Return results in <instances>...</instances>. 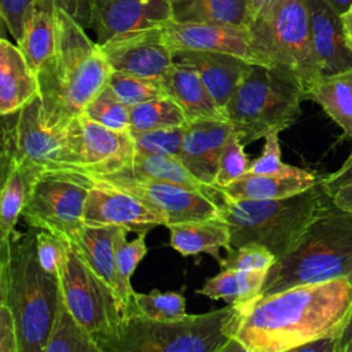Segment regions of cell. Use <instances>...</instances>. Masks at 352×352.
I'll return each mask as SVG.
<instances>
[{
  "mask_svg": "<svg viewBox=\"0 0 352 352\" xmlns=\"http://www.w3.org/2000/svg\"><path fill=\"white\" fill-rule=\"evenodd\" d=\"M338 278H352V213L330 199L296 246L268 270L257 297Z\"/></svg>",
  "mask_w": 352,
  "mask_h": 352,
  "instance_id": "4",
  "label": "cell"
},
{
  "mask_svg": "<svg viewBox=\"0 0 352 352\" xmlns=\"http://www.w3.org/2000/svg\"><path fill=\"white\" fill-rule=\"evenodd\" d=\"M330 198L336 206L348 213H352V180L344 183L333 192H330Z\"/></svg>",
  "mask_w": 352,
  "mask_h": 352,
  "instance_id": "47",
  "label": "cell"
},
{
  "mask_svg": "<svg viewBox=\"0 0 352 352\" xmlns=\"http://www.w3.org/2000/svg\"><path fill=\"white\" fill-rule=\"evenodd\" d=\"M166 227L170 232V246L182 256L206 252L217 257L220 248L230 249V227L220 217L175 223Z\"/></svg>",
  "mask_w": 352,
  "mask_h": 352,
  "instance_id": "27",
  "label": "cell"
},
{
  "mask_svg": "<svg viewBox=\"0 0 352 352\" xmlns=\"http://www.w3.org/2000/svg\"><path fill=\"white\" fill-rule=\"evenodd\" d=\"M307 99L316 102L323 111L352 139V72L322 74Z\"/></svg>",
  "mask_w": 352,
  "mask_h": 352,
  "instance_id": "29",
  "label": "cell"
},
{
  "mask_svg": "<svg viewBox=\"0 0 352 352\" xmlns=\"http://www.w3.org/2000/svg\"><path fill=\"white\" fill-rule=\"evenodd\" d=\"M131 133L133 138L136 153L155 154L179 160L186 133V125Z\"/></svg>",
  "mask_w": 352,
  "mask_h": 352,
  "instance_id": "38",
  "label": "cell"
},
{
  "mask_svg": "<svg viewBox=\"0 0 352 352\" xmlns=\"http://www.w3.org/2000/svg\"><path fill=\"white\" fill-rule=\"evenodd\" d=\"M166 1H168V3H170V4H172V3H175V1H176V0H166Z\"/></svg>",
  "mask_w": 352,
  "mask_h": 352,
  "instance_id": "52",
  "label": "cell"
},
{
  "mask_svg": "<svg viewBox=\"0 0 352 352\" xmlns=\"http://www.w3.org/2000/svg\"><path fill=\"white\" fill-rule=\"evenodd\" d=\"M84 223L89 226H118L129 232L147 234L165 220L138 198L102 186H88Z\"/></svg>",
  "mask_w": 352,
  "mask_h": 352,
  "instance_id": "17",
  "label": "cell"
},
{
  "mask_svg": "<svg viewBox=\"0 0 352 352\" xmlns=\"http://www.w3.org/2000/svg\"><path fill=\"white\" fill-rule=\"evenodd\" d=\"M0 352H19L15 318L7 304H0Z\"/></svg>",
  "mask_w": 352,
  "mask_h": 352,
  "instance_id": "44",
  "label": "cell"
},
{
  "mask_svg": "<svg viewBox=\"0 0 352 352\" xmlns=\"http://www.w3.org/2000/svg\"><path fill=\"white\" fill-rule=\"evenodd\" d=\"M109 85L114 91L116 96L128 107L166 96L161 78L154 77L111 72Z\"/></svg>",
  "mask_w": 352,
  "mask_h": 352,
  "instance_id": "36",
  "label": "cell"
},
{
  "mask_svg": "<svg viewBox=\"0 0 352 352\" xmlns=\"http://www.w3.org/2000/svg\"><path fill=\"white\" fill-rule=\"evenodd\" d=\"M56 7L55 0H34L29 10L23 37L18 45L34 73L55 50Z\"/></svg>",
  "mask_w": 352,
  "mask_h": 352,
  "instance_id": "26",
  "label": "cell"
},
{
  "mask_svg": "<svg viewBox=\"0 0 352 352\" xmlns=\"http://www.w3.org/2000/svg\"><path fill=\"white\" fill-rule=\"evenodd\" d=\"M34 0H0V15L16 44L22 41L25 22Z\"/></svg>",
  "mask_w": 352,
  "mask_h": 352,
  "instance_id": "43",
  "label": "cell"
},
{
  "mask_svg": "<svg viewBox=\"0 0 352 352\" xmlns=\"http://www.w3.org/2000/svg\"><path fill=\"white\" fill-rule=\"evenodd\" d=\"M34 230L0 241V304L15 318L19 352H43L62 296L59 278L38 261Z\"/></svg>",
  "mask_w": 352,
  "mask_h": 352,
  "instance_id": "3",
  "label": "cell"
},
{
  "mask_svg": "<svg viewBox=\"0 0 352 352\" xmlns=\"http://www.w3.org/2000/svg\"><path fill=\"white\" fill-rule=\"evenodd\" d=\"M279 132H271L264 136L265 144L263 153L258 158L249 162L246 173L250 175H272L280 172L286 164L280 160V146H279Z\"/></svg>",
  "mask_w": 352,
  "mask_h": 352,
  "instance_id": "42",
  "label": "cell"
},
{
  "mask_svg": "<svg viewBox=\"0 0 352 352\" xmlns=\"http://www.w3.org/2000/svg\"><path fill=\"white\" fill-rule=\"evenodd\" d=\"M239 304L170 320L128 315L111 352H221Z\"/></svg>",
  "mask_w": 352,
  "mask_h": 352,
  "instance_id": "8",
  "label": "cell"
},
{
  "mask_svg": "<svg viewBox=\"0 0 352 352\" xmlns=\"http://www.w3.org/2000/svg\"><path fill=\"white\" fill-rule=\"evenodd\" d=\"M330 195L320 180L298 194L261 201H227L216 198L220 219L230 227V248L258 243L276 260L286 256L307 227L329 204Z\"/></svg>",
  "mask_w": 352,
  "mask_h": 352,
  "instance_id": "5",
  "label": "cell"
},
{
  "mask_svg": "<svg viewBox=\"0 0 352 352\" xmlns=\"http://www.w3.org/2000/svg\"><path fill=\"white\" fill-rule=\"evenodd\" d=\"M88 191V186L47 170L36 183L21 216L36 230H45L60 239L72 241L85 224Z\"/></svg>",
  "mask_w": 352,
  "mask_h": 352,
  "instance_id": "12",
  "label": "cell"
},
{
  "mask_svg": "<svg viewBox=\"0 0 352 352\" xmlns=\"http://www.w3.org/2000/svg\"><path fill=\"white\" fill-rule=\"evenodd\" d=\"M341 23H342L345 40L352 50V6L344 14H341Z\"/></svg>",
  "mask_w": 352,
  "mask_h": 352,
  "instance_id": "49",
  "label": "cell"
},
{
  "mask_svg": "<svg viewBox=\"0 0 352 352\" xmlns=\"http://www.w3.org/2000/svg\"><path fill=\"white\" fill-rule=\"evenodd\" d=\"M62 297L100 352L117 344L125 312L116 292L74 253L66 241V257L59 274Z\"/></svg>",
  "mask_w": 352,
  "mask_h": 352,
  "instance_id": "9",
  "label": "cell"
},
{
  "mask_svg": "<svg viewBox=\"0 0 352 352\" xmlns=\"http://www.w3.org/2000/svg\"><path fill=\"white\" fill-rule=\"evenodd\" d=\"M129 120L131 132H146L188 124L180 106L168 96L131 106Z\"/></svg>",
  "mask_w": 352,
  "mask_h": 352,
  "instance_id": "34",
  "label": "cell"
},
{
  "mask_svg": "<svg viewBox=\"0 0 352 352\" xmlns=\"http://www.w3.org/2000/svg\"><path fill=\"white\" fill-rule=\"evenodd\" d=\"M129 231L124 227H118L116 232V279L117 294L125 316H128L129 304L132 298L131 276L135 272L139 261L146 256L147 246L144 242V234H139L133 241L126 239Z\"/></svg>",
  "mask_w": 352,
  "mask_h": 352,
  "instance_id": "33",
  "label": "cell"
},
{
  "mask_svg": "<svg viewBox=\"0 0 352 352\" xmlns=\"http://www.w3.org/2000/svg\"><path fill=\"white\" fill-rule=\"evenodd\" d=\"M172 14L180 22H214L246 29L253 22L248 0H176Z\"/></svg>",
  "mask_w": 352,
  "mask_h": 352,
  "instance_id": "28",
  "label": "cell"
},
{
  "mask_svg": "<svg viewBox=\"0 0 352 352\" xmlns=\"http://www.w3.org/2000/svg\"><path fill=\"white\" fill-rule=\"evenodd\" d=\"M72 124L81 166L67 170L104 175L117 172L133 161L136 151L131 131L111 129L85 114L72 120Z\"/></svg>",
  "mask_w": 352,
  "mask_h": 352,
  "instance_id": "14",
  "label": "cell"
},
{
  "mask_svg": "<svg viewBox=\"0 0 352 352\" xmlns=\"http://www.w3.org/2000/svg\"><path fill=\"white\" fill-rule=\"evenodd\" d=\"M302 100H307L305 92L294 80L272 67L253 65L228 99L224 114L248 146L296 124Z\"/></svg>",
  "mask_w": 352,
  "mask_h": 352,
  "instance_id": "6",
  "label": "cell"
},
{
  "mask_svg": "<svg viewBox=\"0 0 352 352\" xmlns=\"http://www.w3.org/2000/svg\"><path fill=\"white\" fill-rule=\"evenodd\" d=\"M232 132V125L221 120L195 121L186 125L179 160L210 190L216 180L221 151Z\"/></svg>",
  "mask_w": 352,
  "mask_h": 352,
  "instance_id": "18",
  "label": "cell"
},
{
  "mask_svg": "<svg viewBox=\"0 0 352 352\" xmlns=\"http://www.w3.org/2000/svg\"><path fill=\"white\" fill-rule=\"evenodd\" d=\"M118 226L84 224L77 235L67 241L74 253L117 294L116 232ZM118 296V294H117ZM120 300V298H118Z\"/></svg>",
  "mask_w": 352,
  "mask_h": 352,
  "instance_id": "25",
  "label": "cell"
},
{
  "mask_svg": "<svg viewBox=\"0 0 352 352\" xmlns=\"http://www.w3.org/2000/svg\"><path fill=\"white\" fill-rule=\"evenodd\" d=\"M170 19L172 4L166 0H94L89 28L103 44L122 34L162 26Z\"/></svg>",
  "mask_w": 352,
  "mask_h": 352,
  "instance_id": "16",
  "label": "cell"
},
{
  "mask_svg": "<svg viewBox=\"0 0 352 352\" xmlns=\"http://www.w3.org/2000/svg\"><path fill=\"white\" fill-rule=\"evenodd\" d=\"M10 157L40 166L45 172L81 166L72 124L62 131L47 126L40 96L16 113L8 129L4 128L1 160Z\"/></svg>",
  "mask_w": 352,
  "mask_h": 352,
  "instance_id": "11",
  "label": "cell"
},
{
  "mask_svg": "<svg viewBox=\"0 0 352 352\" xmlns=\"http://www.w3.org/2000/svg\"><path fill=\"white\" fill-rule=\"evenodd\" d=\"M322 176L315 172L286 165L272 175L245 173L238 180L224 187L212 190L214 198L227 201H261L286 198L315 186Z\"/></svg>",
  "mask_w": 352,
  "mask_h": 352,
  "instance_id": "19",
  "label": "cell"
},
{
  "mask_svg": "<svg viewBox=\"0 0 352 352\" xmlns=\"http://www.w3.org/2000/svg\"><path fill=\"white\" fill-rule=\"evenodd\" d=\"M352 305V280L300 285L239 304L230 338L246 352H286L322 337H338Z\"/></svg>",
  "mask_w": 352,
  "mask_h": 352,
  "instance_id": "1",
  "label": "cell"
},
{
  "mask_svg": "<svg viewBox=\"0 0 352 352\" xmlns=\"http://www.w3.org/2000/svg\"><path fill=\"white\" fill-rule=\"evenodd\" d=\"M249 30L267 67L294 80L307 96L322 77L307 0H275Z\"/></svg>",
  "mask_w": 352,
  "mask_h": 352,
  "instance_id": "7",
  "label": "cell"
},
{
  "mask_svg": "<svg viewBox=\"0 0 352 352\" xmlns=\"http://www.w3.org/2000/svg\"><path fill=\"white\" fill-rule=\"evenodd\" d=\"M43 352H100L99 346L73 316L62 296Z\"/></svg>",
  "mask_w": 352,
  "mask_h": 352,
  "instance_id": "32",
  "label": "cell"
},
{
  "mask_svg": "<svg viewBox=\"0 0 352 352\" xmlns=\"http://www.w3.org/2000/svg\"><path fill=\"white\" fill-rule=\"evenodd\" d=\"M44 169L26 161L10 157L1 160V198H0V241L10 236L22 209L29 201L36 183Z\"/></svg>",
  "mask_w": 352,
  "mask_h": 352,
  "instance_id": "24",
  "label": "cell"
},
{
  "mask_svg": "<svg viewBox=\"0 0 352 352\" xmlns=\"http://www.w3.org/2000/svg\"><path fill=\"white\" fill-rule=\"evenodd\" d=\"M55 1L80 25H82L84 28H89L91 18H92L94 0H55Z\"/></svg>",
  "mask_w": 352,
  "mask_h": 352,
  "instance_id": "45",
  "label": "cell"
},
{
  "mask_svg": "<svg viewBox=\"0 0 352 352\" xmlns=\"http://www.w3.org/2000/svg\"><path fill=\"white\" fill-rule=\"evenodd\" d=\"M252 8V14H253V21L256 19V16L258 14H261L263 11H265L275 0H248ZM253 23V22H252Z\"/></svg>",
  "mask_w": 352,
  "mask_h": 352,
  "instance_id": "50",
  "label": "cell"
},
{
  "mask_svg": "<svg viewBox=\"0 0 352 352\" xmlns=\"http://www.w3.org/2000/svg\"><path fill=\"white\" fill-rule=\"evenodd\" d=\"M221 270H236V271H254V270H270L276 256L265 246L258 243H246L238 248L227 249V254L219 258Z\"/></svg>",
  "mask_w": 352,
  "mask_h": 352,
  "instance_id": "39",
  "label": "cell"
},
{
  "mask_svg": "<svg viewBox=\"0 0 352 352\" xmlns=\"http://www.w3.org/2000/svg\"><path fill=\"white\" fill-rule=\"evenodd\" d=\"M173 60L195 69L223 110L253 66L235 55L210 51H175Z\"/></svg>",
  "mask_w": 352,
  "mask_h": 352,
  "instance_id": "21",
  "label": "cell"
},
{
  "mask_svg": "<svg viewBox=\"0 0 352 352\" xmlns=\"http://www.w3.org/2000/svg\"><path fill=\"white\" fill-rule=\"evenodd\" d=\"M91 120L117 131H129V107L124 104L107 84L85 107L84 113Z\"/></svg>",
  "mask_w": 352,
  "mask_h": 352,
  "instance_id": "37",
  "label": "cell"
},
{
  "mask_svg": "<svg viewBox=\"0 0 352 352\" xmlns=\"http://www.w3.org/2000/svg\"><path fill=\"white\" fill-rule=\"evenodd\" d=\"M169 48L175 51H210L235 55L253 65H265L246 28L214 22H180L170 19L162 26Z\"/></svg>",
  "mask_w": 352,
  "mask_h": 352,
  "instance_id": "13",
  "label": "cell"
},
{
  "mask_svg": "<svg viewBox=\"0 0 352 352\" xmlns=\"http://www.w3.org/2000/svg\"><path fill=\"white\" fill-rule=\"evenodd\" d=\"M84 186H102L126 192L165 220V227L175 223L220 217L217 201L201 191L158 180L111 175H92L77 170H52Z\"/></svg>",
  "mask_w": 352,
  "mask_h": 352,
  "instance_id": "10",
  "label": "cell"
},
{
  "mask_svg": "<svg viewBox=\"0 0 352 352\" xmlns=\"http://www.w3.org/2000/svg\"><path fill=\"white\" fill-rule=\"evenodd\" d=\"M37 257L47 272L59 278L66 257V241L50 231L40 230L37 232Z\"/></svg>",
  "mask_w": 352,
  "mask_h": 352,
  "instance_id": "41",
  "label": "cell"
},
{
  "mask_svg": "<svg viewBox=\"0 0 352 352\" xmlns=\"http://www.w3.org/2000/svg\"><path fill=\"white\" fill-rule=\"evenodd\" d=\"M333 7L334 10L341 15L344 14L351 6H352V0H327Z\"/></svg>",
  "mask_w": 352,
  "mask_h": 352,
  "instance_id": "51",
  "label": "cell"
},
{
  "mask_svg": "<svg viewBox=\"0 0 352 352\" xmlns=\"http://www.w3.org/2000/svg\"><path fill=\"white\" fill-rule=\"evenodd\" d=\"M314 48L322 74L352 72V50L345 40L341 15L327 0H307Z\"/></svg>",
  "mask_w": 352,
  "mask_h": 352,
  "instance_id": "20",
  "label": "cell"
},
{
  "mask_svg": "<svg viewBox=\"0 0 352 352\" xmlns=\"http://www.w3.org/2000/svg\"><path fill=\"white\" fill-rule=\"evenodd\" d=\"M162 26L122 34L100 44L111 70L160 78L173 63V51L164 40Z\"/></svg>",
  "mask_w": 352,
  "mask_h": 352,
  "instance_id": "15",
  "label": "cell"
},
{
  "mask_svg": "<svg viewBox=\"0 0 352 352\" xmlns=\"http://www.w3.org/2000/svg\"><path fill=\"white\" fill-rule=\"evenodd\" d=\"M352 280V278H351ZM336 352H352V305L346 320L337 337V349Z\"/></svg>",
  "mask_w": 352,
  "mask_h": 352,
  "instance_id": "48",
  "label": "cell"
},
{
  "mask_svg": "<svg viewBox=\"0 0 352 352\" xmlns=\"http://www.w3.org/2000/svg\"><path fill=\"white\" fill-rule=\"evenodd\" d=\"M243 144L238 136V133L234 131L228 140L224 144V148L221 151L219 170L216 175L214 184L212 186V190L217 187L228 186L230 183L238 180L242 177L249 168L248 155L245 154ZM213 194V192H212Z\"/></svg>",
  "mask_w": 352,
  "mask_h": 352,
  "instance_id": "40",
  "label": "cell"
},
{
  "mask_svg": "<svg viewBox=\"0 0 352 352\" xmlns=\"http://www.w3.org/2000/svg\"><path fill=\"white\" fill-rule=\"evenodd\" d=\"M349 180H352V153L336 172L322 176V184L324 186L329 195L336 188H338L340 186H342L344 183H346Z\"/></svg>",
  "mask_w": 352,
  "mask_h": 352,
  "instance_id": "46",
  "label": "cell"
},
{
  "mask_svg": "<svg viewBox=\"0 0 352 352\" xmlns=\"http://www.w3.org/2000/svg\"><path fill=\"white\" fill-rule=\"evenodd\" d=\"M38 96L37 74L18 44L0 40V113L11 116Z\"/></svg>",
  "mask_w": 352,
  "mask_h": 352,
  "instance_id": "23",
  "label": "cell"
},
{
  "mask_svg": "<svg viewBox=\"0 0 352 352\" xmlns=\"http://www.w3.org/2000/svg\"><path fill=\"white\" fill-rule=\"evenodd\" d=\"M111 72L100 44L58 6L55 50L36 73L45 125L65 129L109 84Z\"/></svg>",
  "mask_w": 352,
  "mask_h": 352,
  "instance_id": "2",
  "label": "cell"
},
{
  "mask_svg": "<svg viewBox=\"0 0 352 352\" xmlns=\"http://www.w3.org/2000/svg\"><path fill=\"white\" fill-rule=\"evenodd\" d=\"M94 175V173H92ZM111 176L122 177H136V179H158L170 183L184 186L191 190H197L213 197L212 190L199 182L179 160L155 155V154H140L135 153L133 161L113 173H104ZM214 198V197H213Z\"/></svg>",
  "mask_w": 352,
  "mask_h": 352,
  "instance_id": "30",
  "label": "cell"
},
{
  "mask_svg": "<svg viewBox=\"0 0 352 352\" xmlns=\"http://www.w3.org/2000/svg\"><path fill=\"white\" fill-rule=\"evenodd\" d=\"M160 78L166 96L180 106L187 122L205 120L227 121L224 110L216 103L202 78L191 66L173 60Z\"/></svg>",
  "mask_w": 352,
  "mask_h": 352,
  "instance_id": "22",
  "label": "cell"
},
{
  "mask_svg": "<svg viewBox=\"0 0 352 352\" xmlns=\"http://www.w3.org/2000/svg\"><path fill=\"white\" fill-rule=\"evenodd\" d=\"M139 315L153 320H170L186 314V300L177 292L151 290L150 293H132L128 315Z\"/></svg>",
  "mask_w": 352,
  "mask_h": 352,
  "instance_id": "35",
  "label": "cell"
},
{
  "mask_svg": "<svg viewBox=\"0 0 352 352\" xmlns=\"http://www.w3.org/2000/svg\"><path fill=\"white\" fill-rule=\"evenodd\" d=\"M267 272V270H221V272L208 279L204 286L197 290V294L206 296L212 300H226L235 304H245L258 296Z\"/></svg>",
  "mask_w": 352,
  "mask_h": 352,
  "instance_id": "31",
  "label": "cell"
}]
</instances>
